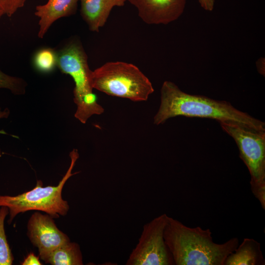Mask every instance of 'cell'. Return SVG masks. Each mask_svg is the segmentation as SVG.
<instances>
[{"mask_svg": "<svg viewBox=\"0 0 265 265\" xmlns=\"http://www.w3.org/2000/svg\"><path fill=\"white\" fill-rule=\"evenodd\" d=\"M197 117L229 122L251 129L265 131L264 122L234 107L229 102L213 100L182 91L174 82L166 80L160 89V104L154 117L159 125L177 117Z\"/></svg>", "mask_w": 265, "mask_h": 265, "instance_id": "obj_1", "label": "cell"}, {"mask_svg": "<svg viewBox=\"0 0 265 265\" xmlns=\"http://www.w3.org/2000/svg\"><path fill=\"white\" fill-rule=\"evenodd\" d=\"M163 237L176 265H224L239 244L236 237L215 243L210 229L189 227L169 216Z\"/></svg>", "mask_w": 265, "mask_h": 265, "instance_id": "obj_2", "label": "cell"}, {"mask_svg": "<svg viewBox=\"0 0 265 265\" xmlns=\"http://www.w3.org/2000/svg\"><path fill=\"white\" fill-rule=\"evenodd\" d=\"M56 66L74 80V101L77 106L75 118L85 124L92 115L102 114L104 108L98 103L97 96L93 92L92 71L89 67L87 56L82 46L75 42L65 47L57 53Z\"/></svg>", "mask_w": 265, "mask_h": 265, "instance_id": "obj_3", "label": "cell"}, {"mask_svg": "<svg viewBox=\"0 0 265 265\" xmlns=\"http://www.w3.org/2000/svg\"><path fill=\"white\" fill-rule=\"evenodd\" d=\"M92 85L108 95L134 102L146 101L154 89L149 79L135 65L108 62L92 71Z\"/></svg>", "mask_w": 265, "mask_h": 265, "instance_id": "obj_4", "label": "cell"}, {"mask_svg": "<svg viewBox=\"0 0 265 265\" xmlns=\"http://www.w3.org/2000/svg\"><path fill=\"white\" fill-rule=\"evenodd\" d=\"M71 163L67 172L56 186H43L40 180L37 181L32 189L16 196L0 195V207L8 208L10 223L19 213L36 210L46 212L53 218L67 214L69 206L62 197L63 187L67 181L78 172L72 173L73 169L79 157L78 151L74 149L69 154Z\"/></svg>", "mask_w": 265, "mask_h": 265, "instance_id": "obj_5", "label": "cell"}, {"mask_svg": "<svg viewBox=\"0 0 265 265\" xmlns=\"http://www.w3.org/2000/svg\"><path fill=\"white\" fill-rule=\"evenodd\" d=\"M219 123L222 130L236 143L239 157L250 175L251 191L265 210V131L232 123Z\"/></svg>", "mask_w": 265, "mask_h": 265, "instance_id": "obj_6", "label": "cell"}, {"mask_svg": "<svg viewBox=\"0 0 265 265\" xmlns=\"http://www.w3.org/2000/svg\"><path fill=\"white\" fill-rule=\"evenodd\" d=\"M168 215L163 213L143 225L138 242L126 265H174L163 234Z\"/></svg>", "mask_w": 265, "mask_h": 265, "instance_id": "obj_7", "label": "cell"}, {"mask_svg": "<svg viewBox=\"0 0 265 265\" xmlns=\"http://www.w3.org/2000/svg\"><path fill=\"white\" fill-rule=\"evenodd\" d=\"M27 235L32 243L37 247L42 260L57 247L70 241L67 235L58 229L52 216L39 212H34L30 217Z\"/></svg>", "mask_w": 265, "mask_h": 265, "instance_id": "obj_8", "label": "cell"}, {"mask_svg": "<svg viewBox=\"0 0 265 265\" xmlns=\"http://www.w3.org/2000/svg\"><path fill=\"white\" fill-rule=\"evenodd\" d=\"M134 6L140 19L149 25H167L184 11L187 0H126Z\"/></svg>", "mask_w": 265, "mask_h": 265, "instance_id": "obj_9", "label": "cell"}, {"mask_svg": "<svg viewBox=\"0 0 265 265\" xmlns=\"http://www.w3.org/2000/svg\"><path fill=\"white\" fill-rule=\"evenodd\" d=\"M80 0H48L36 7L35 16L39 18L38 36L42 38L52 25L57 20L74 14Z\"/></svg>", "mask_w": 265, "mask_h": 265, "instance_id": "obj_10", "label": "cell"}, {"mask_svg": "<svg viewBox=\"0 0 265 265\" xmlns=\"http://www.w3.org/2000/svg\"><path fill=\"white\" fill-rule=\"evenodd\" d=\"M80 15L92 31L98 32L106 23L115 6H123L126 0H80Z\"/></svg>", "mask_w": 265, "mask_h": 265, "instance_id": "obj_11", "label": "cell"}, {"mask_svg": "<svg viewBox=\"0 0 265 265\" xmlns=\"http://www.w3.org/2000/svg\"><path fill=\"white\" fill-rule=\"evenodd\" d=\"M261 244L253 238H244L226 258L224 265H265Z\"/></svg>", "mask_w": 265, "mask_h": 265, "instance_id": "obj_12", "label": "cell"}, {"mask_svg": "<svg viewBox=\"0 0 265 265\" xmlns=\"http://www.w3.org/2000/svg\"><path fill=\"white\" fill-rule=\"evenodd\" d=\"M52 265H82L83 259L79 244L70 241L52 251L43 260Z\"/></svg>", "mask_w": 265, "mask_h": 265, "instance_id": "obj_13", "label": "cell"}, {"mask_svg": "<svg viewBox=\"0 0 265 265\" xmlns=\"http://www.w3.org/2000/svg\"><path fill=\"white\" fill-rule=\"evenodd\" d=\"M8 213V208L6 206H1L0 208V265H11L14 260L4 230V220Z\"/></svg>", "mask_w": 265, "mask_h": 265, "instance_id": "obj_14", "label": "cell"}, {"mask_svg": "<svg viewBox=\"0 0 265 265\" xmlns=\"http://www.w3.org/2000/svg\"><path fill=\"white\" fill-rule=\"evenodd\" d=\"M34 65L40 72L48 73L57 65V53L50 48L38 51L34 57Z\"/></svg>", "mask_w": 265, "mask_h": 265, "instance_id": "obj_15", "label": "cell"}, {"mask_svg": "<svg viewBox=\"0 0 265 265\" xmlns=\"http://www.w3.org/2000/svg\"><path fill=\"white\" fill-rule=\"evenodd\" d=\"M27 84L23 79L11 76L0 69V88H5L15 95H23L26 92Z\"/></svg>", "mask_w": 265, "mask_h": 265, "instance_id": "obj_16", "label": "cell"}, {"mask_svg": "<svg viewBox=\"0 0 265 265\" xmlns=\"http://www.w3.org/2000/svg\"><path fill=\"white\" fill-rule=\"evenodd\" d=\"M26 0H0V11L3 15L11 17L20 8L23 7Z\"/></svg>", "mask_w": 265, "mask_h": 265, "instance_id": "obj_17", "label": "cell"}, {"mask_svg": "<svg viewBox=\"0 0 265 265\" xmlns=\"http://www.w3.org/2000/svg\"><path fill=\"white\" fill-rule=\"evenodd\" d=\"M22 265H42L39 261L38 257L34 253H29L21 264Z\"/></svg>", "mask_w": 265, "mask_h": 265, "instance_id": "obj_18", "label": "cell"}, {"mask_svg": "<svg viewBox=\"0 0 265 265\" xmlns=\"http://www.w3.org/2000/svg\"><path fill=\"white\" fill-rule=\"evenodd\" d=\"M200 6L205 10L212 11L214 5V0H197Z\"/></svg>", "mask_w": 265, "mask_h": 265, "instance_id": "obj_19", "label": "cell"}, {"mask_svg": "<svg viewBox=\"0 0 265 265\" xmlns=\"http://www.w3.org/2000/svg\"><path fill=\"white\" fill-rule=\"evenodd\" d=\"M257 67L259 73L262 75H265V61L263 62V58H262L257 62Z\"/></svg>", "mask_w": 265, "mask_h": 265, "instance_id": "obj_20", "label": "cell"}, {"mask_svg": "<svg viewBox=\"0 0 265 265\" xmlns=\"http://www.w3.org/2000/svg\"><path fill=\"white\" fill-rule=\"evenodd\" d=\"M9 110L7 108L4 109L3 110H1L0 109V119L2 118H7L9 115ZM1 156V151L0 149V157Z\"/></svg>", "mask_w": 265, "mask_h": 265, "instance_id": "obj_21", "label": "cell"}, {"mask_svg": "<svg viewBox=\"0 0 265 265\" xmlns=\"http://www.w3.org/2000/svg\"><path fill=\"white\" fill-rule=\"evenodd\" d=\"M3 15H4L3 14L1 11H0V19Z\"/></svg>", "mask_w": 265, "mask_h": 265, "instance_id": "obj_22", "label": "cell"}]
</instances>
